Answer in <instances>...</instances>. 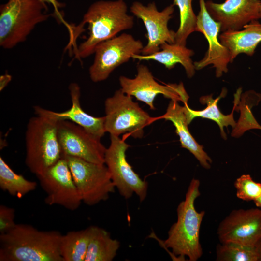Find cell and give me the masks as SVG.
<instances>
[{"mask_svg": "<svg viewBox=\"0 0 261 261\" xmlns=\"http://www.w3.org/2000/svg\"></svg>", "mask_w": 261, "mask_h": 261, "instance_id": "836d02e7", "label": "cell"}, {"mask_svg": "<svg viewBox=\"0 0 261 261\" xmlns=\"http://www.w3.org/2000/svg\"><path fill=\"white\" fill-rule=\"evenodd\" d=\"M210 16L220 23V31L239 30L261 19V0H225L222 3L205 2Z\"/></svg>", "mask_w": 261, "mask_h": 261, "instance_id": "2e32d148", "label": "cell"}, {"mask_svg": "<svg viewBox=\"0 0 261 261\" xmlns=\"http://www.w3.org/2000/svg\"><path fill=\"white\" fill-rule=\"evenodd\" d=\"M58 132L64 155L77 157L93 163L105 164L106 148L100 138L68 120H58Z\"/></svg>", "mask_w": 261, "mask_h": 261, "instance_id": "7c38bea8", "label": "cell"}, {"mask_svg": "<svg viewBox=\"0 0 261 261\" xmlns=\"http://www.w3.org/2000/svg\"><path fill=\"white\" fill-rule=\"evenodd\" d=\"M174 10L173 4L159 11L154 2L147 6L138 1L132 3L130 7L131 12L142 20L147 31V43L143 48L140 54L150 55L159 51L161 45L165 43H175L176 33L168 27Z\"/></svg>", "mask_w": 261, "mask_h": 261, "instance_id": "4fadbf2b", "label": "cell"}, {"mask_svg": "<svg viewBox=\"0 0 261 261\" xmlns=\"http://www.w3.org/2000/svg\"><path fill=\"white\" fill-rule=\"evenodd\" d=\"M200 11L197 16L196 31L203 34L208 43V49L204 57L194 62L196 70H199L212 64L215 68L216 76L220 77L228 72V65L231 60L229 50L219 40L221 26L208 12L204 0H199Z\"/></svg>", "mask_w": 261, "mask_h": 261, "instance_id": "9a60e30c", "label": "cell"}, {"mask_svg": "<svg viewBox=\"0 0 261 261\" xmlns=\"http://www.w3.org/2000/svg\"><path fill=\"white\" fill-rule=\"evenodd\" d=\"M218 235L220 243L255 246L261 239V209L233 210L220 223Z\"/></svg>", "mask_w": 261, "mask_h": 261, "instance_id": "5bb4252c", "label": "cell"}, {"mask_svg": "<svg viewBox=\"0 0 261 261\" xmlns=\"http://www.w3.org/2000/svg\"><path fill=\"white\" fill-rule=\"evenodd\" d=\"M70 169L82 202L94 205L107 200L115 186L105 164L89 162L75 157L64 155Z\"/></svg>", "mask_w": 261, "mask_h": 261, "instance_id": "52a82bcc", "label": "cell"}, {"mask_svg": "<svg viewBox=\"0 0 261 261\" xmlns=\"http://www.w3.org/2000/svg\"><path fill=\"white\" fill-rule=\"evenodd\" d=\"M256 206L261 209V196L254 201Z\"/></svg>", "mask_w": 261, "mask_h": 261, "instance_id": "d6a6232c", "label": "cell"}, {"mask_svg": "<svg viewBox=\"0 0 261 261\" xmlns=\"http://www.w3.org/2000/svg\"><path fill=\"white\" fill-rule=\"evenodd\" d=\"M15 210L4 205H0V233H5L13 229L16 223L14 221Z\"/></svg>", "mask_w": 261, "mask_h": 261, "instance_id": "f1b7e54d", "label": "cell"}, {"mask_svg": "<svg viewBox=\"0 0 261 261\" xmlns=\"http://www.w3.org/2000/svg\"><path fill=\"white\" fill-rule=\"evenodd\" d=\"M110 140L105 151L104 161L115 187L125 199L130 198L135 193L143 201L146 197L148 185L126 160V152L130 145L119 136L110 135Z\"/></svg>", "mask_w": 261, "mask_h": 261, "instance_id": "9c48e42d", "label": "cell"}, {"mask_svg": "<svg viewBox=\"0 0 261 261\" xmlns=\"http://www.w3.org/2000/svg\"><path fill=\"white\" fill-rule=\"evenodd\" d=\"M37 178L46 194V204L60 205L71 211L80 206L82 199L64 156Z\"/></svg>", "mask_w": 261, "mask_h": 261, "instance_id": "8fae6325", "label": "cell"}, {"mask_svg": "<svg viewBox=\"0 0 261 261\" xmlns=\"http://www.w3.org/2000/svg\"><path fill=\"white\" fill-rule=\"evenodd\" d=\"M199 180L191 181L185 199L177 208V219L170 228L164 241V247L170 248L174 255L190 261H196L202 255L200 242V230L205 211L198 212L195 207L196 199L200 195Z\"/></svg>", "mask_w": 261, "mask_h": 261, "instance_id": "3957f363", "label": "cell"}, {"mask_svg": "<svg viewBox=\"0 0 261 261\" xmlns=\"http://www.w3.org/2000/svg\"><path fill=\"white\" fill-rule=\"evenodd\" d=\"M239 30H228L219 36L220 43L229 51L230 62L240 54L252 56L257 45L261 42V24L254 20Z\"/></svg>", "mask_w": 261, "mask_h": 261, "instance_id": "d6986e66", "label": "cell"}, {"mask_svg": "<svg viewBox=\"0 0 261 261\" xmlns=\"http://www.w3.org/2000/svg\"><path fill=\"white\" fill-rule=\"evenodd\" d=\"M237 197L245 201H254L261 196V183L254 181L249 174H243L234 182Z\"/></svg>", "mask_w": 261, "mask_h": 261, "instance_id": "83f0119b", "label": "cell"}, {"mask_svg": "<svg viewBox=\"0 0 261 261\" xmlns=\"http://www.w3.org/2000/svg\"><path fill=\"white\" fill-rule=\"evenodd\" d=\"M216 261H258V255L255 246L233 242L220 243L216 248Z\"/></svg>", "mask_w": 261, "mask_h": 261, "instance_id": "484cf974", "label": "cell"}, {"mask_svg": "<svg viewBox=\"0 0 261 261\" xmlns=\"http://www.w3.org/2000/svg\"><path fill=\"white\" fill-rule=\"evenodd\" d=\"M261 100V94L253 90L246 91L241 95L240 100L235 109L237 111H240V116L231 133L232 136L238 138L251 129L261 130V125L254 117L251 110Z\"/></svg>", "mask_w": 261, "mask_h": 261, "instance_id": "cb8c5ba5", "label": "cell"}, {"mask_svg": "<svg viewBox=\"0 0 261 261\" xmlns=\"http://www.w3.org/2000/svg\"><path fill=\"white\" fill-rule=\"evenodd\" d=\"M37 184L14 172L0 156V188L10 195L21 198L34 190Z\"/></svg>", "mask_w": 261, "mask_h": 261, "instance_id": "d4e9b609", "label": "cell"}, {"mask_svg": "<svg viewBox=\"0 0 261 261\" xmlns=\"http://www.w3.org/2000/svg\"><path fill=\"white\" fill-rule=\"evenodd\" d=\"M143 47L140 40L127 33L100 43L95 49L93 62L89 69L91 80L99 82L107 79L117 67L128 62L133 55L140 54Z\"/></svg>", "mask_w": 261, "mask_h": 261, "instance_id": "ba28073f", "label": "cell"}, {"mask_svg": "<svg viewBox=\"0 0 261 261\" xmlns=\"http://www.w3.org/2000/svg\"><path fill=\"white\" fill-rule=\"evenodd\" d=\"M62 234L57 231H40L16 224L0 234V261H63L60 253Z\"/></svg>", "mask_w": 261, "mask_h": 261, "instance_id": "6da1fadb", "label": "cell"}, {"mask_svg": "<svg viewBox=\"0 0 261 261\" xmlns=\"http://www.w3.org/2000/svg\"><path fill=\"white\" fill-rule=\"evenodd\" d=\"M12 77L6 73L0 76V90H2L11 80Z\"/></svg>", "mask_w": 261, "mask_h": 261, "instance_id": "4dcf8cb0", "label": "cell"}, {"mask_svg": "<svg viewBox=\"0 0 261 261\" xmlns=\"http://www.w3.org/2000/svg\"><path fill=\"white\" fill-rule=\"evenodd\" d=\"M193 0H174L173 5L178 7L180 24L175 35V43L186 45L188 37L196 31L197 16L192 7Z\"/></svg>", "mask_w": 261, "mask_h": 261, "instance_id": "4316f807", "label": "cell"}, {"mask_svg": "<svg viewBox=\"0 0 261 261\" xmlns=\"http://www.w3.org/2000/svg\"><path fill=\"white\" fill-rule=\"evenodd\" d=\"M44 2L47 4H52L55 9V14L58 16L59 18L61 19L62 18L60 17V13L58 11V8L62 7L63 5L58 2L57 0H43Z\"/></svg>", "mask_w": 261, "mask_h": 261, "instance_id": "f546056e", "label": "cell"}, {"mask_svg": "<svg viewBox=\"0 0 261 261\" xmlns=\"http://www.w3.org/2000/svg\"><path fill=\"white\" fill-rule=\"evenodd\" d=\"M92 232V226L62 235L60 253L63 261H85Z\"/></svg>", "mask_w": 261, "mask_h": 261, "instance_id": "603a6c76", "label": "cell"}, {"mask_svg": "<svg viewBox=\"0 0 261 261\" xmlns=\"http://www.w3.org/2000/svg\"><path fill=\"white\" fill-rule=\"evenodd\" d=\"M137 72L134 78L124 76L119 78L120 89L126 94L135 97L152 110L155 109L154 101L159 94L171 100L181 101L184 105L188 104L189 96L182 83L161 85L154 79L148 68L143 64L137 66Z\"/></svg>", "mask_w": 261, "mask_h": 261, "instance_id": "30bf717a", "label": "cell"}, {"mask_svg": "<svg viewBox=\"0 0 261 261\" xmlns=\"http://www.w3.org/2000/svg\"><path fill=\"white\" fill-rule=\"evenodd\" d=\"M51 15L43 0H8L0 8V46L9 49L23 42Z\"/></svg>", "mask_w": 261, "mask_h": 261, "instance_id": "5b68a950", "label": "cell"}, {"mask_svg": "<svg viewBox=\"0 0 261 261\" xmlns=\"http://www.w3.org/2000/svg\"><path fill=\"white\" fill-rule=\"evenodd\" d=\"M124 0L95 2L84 14L79 26L88 25L87 38L76 49V56L85 58L94 54L100 43L112 38L124 30L131 29L134 17L128 14Z\"/></svg>", "mask_w": 261, "mask_h": 261, "instance_id": "7a4b0ae2", "label": "cell"}, {"mask_svg": "<svg viewBox=\"0 0 261 261\" xmlns=\"http://www.w3.org/2000/svg\"><path fill=\"white\" fill-rule=\"evenodd\" d=\"M258 255V261H261V239L255 246Z\"/></svg>", "mask_w": 261, "mask_h": 261, "instance_id": "1f68e13d", "label": "cell"}, {"mask_svg": "<svg viewBox=\"0 0 261 261\" xmlns=\"http://www.w3.org/2000/svg\"><path fill=\"white\" fill-rule=\"evenodd\" d=\"M120 246L118 241L111 238L102 228L92 226L91 235L85 261H111Z\"/></svg>", "mask_w": 261, "mask_h": 261, "instance_id": "7402d4cb", "label": "cell"}, {"mask_svg": "<svg viewBox=\"0 0 261 261\" xmlns=\"http://www.w3.org/2000/svg\"><path fill=\"white\" fill-rule=\"evenodd\" d=\"M29 119L25 132V163L37 177L42 175L64 156L59 141L58 120L36 114Z\"/></svg>", "mask_w": 261, "mask_h": 261, "instance_id": "277c9868", "label": "cell"}, {"mask_svg": "<svg viewBox=\"0 0 261 261\" xmlns=\"http://www.w3.org/2000/svg\"><path fill=\"white\" fill-rule=\"evenodd\" d=\"M242 93V88L237 89L234 94V106L232 113L230 115H223L218 106V101L224 97L227 93V90L223 88L220 95L214 99L212 95L203 96L200 97V102L202 104L207 105L206 107L202 110H194L190 109L188 104L184 105L185 113L187 122L189 124L191 122L197 117L209 119L216 122L220 130V134L222 138L226 139V135L224 130V127L231 126L233 128L235 126L236 122L233 118V112L236 105L239 103Z\"/></svg>", "mask_w": 261, "mask_h": 261, "instance_id": "ffe728a7", "label": "cell"}, {"mask_svg": "<svg viewBox=\"0 0 261 261\" xmlns=\"http://www.w3.org/2000/svg\"><path fill=\"white\" fill-rule=\"evenodd\" d=\"M69 90L72 106L68 110L57 112L36 106L34 107L35 114L46 115L58 120L71 121L101 139L106 132L104 127L105 117H94L83 110L80 104V87L78 84L71 83L69 86Z\"/></svg>", "mask_w": 261, "mask_h": 261, "instance_id": "e0dca14e", "label": "cell"}, {"mask_svg": "<svg viewBox=\"0 0 261 261\" xmlns=\"http://www.w3.org/2000/svg\"><path fill=\"white\" fill-rule=\"evenodd\" d=\"M105 111V131L117 136L126 133L141 138L144 128L154 119L120 89L106 99Z\"/></svg>", "mask_w": 261, "mask_h": 261, "instance_id": "8992f818", "label": "cell"}, {"mask_svg": "<svg viewBox=\"0 0 261 261\" xmlns=\"http://www.w3.org/2000/svg\"><path fill=\"white\" fill-rule=\"evenodd\" d=\"M161 118L171 121L175 128V131L179 137L181 146L188 149L198 160L204 168H210L212 160L203 150L190 134L188 129L184 106L179 105L177 101L171 100L166 113Z\"/></svg>", "mask_w": 261, "mask_h": 261, "instance_id": "ac0fdd59", "label": "cell"}, {"mask_svg": "<svg viewBox=\"0 0 261 261\" xmlns=\"http://www.w3.org/2000/svg\"><path fill=\"white\" fill-rule=\"evenodd\" d=\"M194 51L186 45L176 43H165L160 47V50L152 54L142 55L140 54L133 56V59L142 60H154L163 65L168 69H171L177 64L184 68L188 78L195 74V66L191 57Z\"/></svg>", "mask_w": 261, "mask_h": 261, "instance_id": "44dd1931", "label": "cell"}]
</instances>
